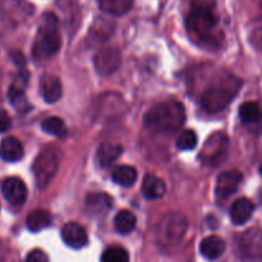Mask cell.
I'll return each mask as SVG.
<instances>
[{"label": "cell", "instance_id": "cell-25", "mask_svg": "<svg viewBox=\"0 0 262 262\" xmlns=\"http://www.w3.org/2000/svg\"><path fill=\"white\" fill-rule=\"evenodd\" d=\"M239 118L246 124L257 123L262 119V109L260 105L255 101H248L241 105Z\"/></svg>", "mask_w": 262, "mask_h": 262}, {"label": "cell", "instance_id": "cell-1", "mask_svg": "<svg viewBox=\"0 0 262 262\" xmlns=\"http://www.w3.org/2000/svg\"><path fill=\"white\" fill-rule=\"evenodd\" d=\"M220 17L215 0H192L186 18V26L192 40L202 46H217L220 42Z\"/></svg>", "mask_w": 262, "mask_h": 262}, {"label": "cell", "instance_id": "cell-17", "mask_svg": "<svg viewBox=\"0 0 262 262\" xmlns=\"http://www.w3.org/2000/svg\"><path fill=\"white\" fill-rule=\"evenodd\" d=\"M23 158V146L15 137H7L0 143V159L8 163H15Z\"/></svg>", "mask_w": 262, "mask_h": 262}, {"label": "cell", "instance_id": "cell-4", "mask_svg": "<svg viewBox=\"0 0 262 262\" xmlns=\"http://www.w3.org/2000/svg\"><path fill=\"white\" fill-rule=\"evenodd\" d=\"M61 46L59 19L54 13H45L41 18L37 35L32 46V56L36 60H46L55 55Z\"/></svg>", "mask_w": 262, "mask_h": 262}, {"label": "cell", "instance_id": "cell-30", "mask_svg": "<svg viewBox=\"0 0 262 262\" xmlns=\"http://www.w3.org/2000/svg\"><path fill=\"white\" fill-rule=\"evenodd\" d=\"M26 262H49V257L43 251L33 250L27 255Z\"/></svg>", "mask_w": 262, "mask_h": 262}, {"label": "cell", "instance_id": "cell-29", "mask_svg": "<svg viewBox=\"0 0 262 262\" xmlns=\"http://www.w3.org/2000/svg\"><path fill=\"white\" fill-rule=\"evenodd\" d=\"M197 142H199V138H197L196 132L188 129L184 130L178 137V140H177V147L181 151H189L196 147Z\"/></svg>", "mask_w": 262, "mask_h": 262}, {"label": "cell", "instance_id": "cell-6", "mask_svg": "<svg viewBox=\"0 0 262 262\" xmlns=\"http://www.w3.org/2000/svg\"><path fill=\"white\" fill-rule=\"evenodd\" d=\"M188 229V220L181 212H169L156 227V238L164 245H178Z\"/></svg>", "mask_w": 262, "mask_h": 262}, {"label": "cell", "instance_id": "cell-10", "mask_svg": "<svg viewBox=\"0 0 262 262\" xmlns=\"http://www.w3.org/2000/svg\"><path fill=\"white\" fill-rule=\"evenodd\" d=\"M2 192L4 199L13 206H22L27 200V187L22 179L17 177H9L2 184Z\"/></svg>", "mask_w": 262, "mask_h": 262}, {"label": "cell", "instance_id": "cell-5", "mask_svg": "<svg viewBox=\"0 0 262 262\" xmlns=\"http://www.w3.org/2000/svg\"><path fill=\"white\" fill-rule=\"evenodd\" d=\"M60 166V151L55 146H46L32 165L36 184L40 189H45L55 178Z\"/></svg>", "mask_w": 262, "mask_h": 262}, {"label": "cell", "instance_id": "cell-7", "mask_svg": "<svg viewBox=\"0 0 262 262\" xmlns=\"http://www.w3.org/2000/svg\"><path fill=\"white\" fill-rule=\"evenodd\" d=\"M229 138L225 133L216 132L207 138L200 158L202 163L210 166H217L227 159Z\"/></svg>", "mask_w": 262, "mask_h": 262}, {"label": "cell", "instance_id": "cell-15", "mask_svg": "<svg viewBox=\"0 0 262 262\" xmlns=\"http://www.w3.org/2000/svg\"><path fill=\"white\" fill-rule=\"evenodd\" d=\"M253 211H255L253 202L242 197V199L234 201V204L230 207V219H232L233 224L243 225L252 217Z\"/></svg>", "mask_w": 262, "mask_h": 262}, {"label": "cell", "instance_id": "cell-20", "mask_svg": "<svg viewBox=\"0 0 262 262\" xmlns=\"http://www.w3.org/2000/svg\"><path fill=\"white\" fill-rule=\"evenodd\" d=\"M123 152V147L118 143H102L97 150V160L100 166L102 168H109Z\"/></svg>", "mask_w": 262, "mask_h": 262}, {"label": "cell", "instance_id": "cell-19", "mask_svg": "<svg viewBox=\"0 0 262 262\" xmlns=\"http://www.w3.org/2000/svg\"><path fill=\"white\" fill-rule=\"evenodd\" d=\"M142 192L146 199L158 200L161 199L165 194L166 186L163 179H160L159 177L152 176V174H147L143 178Z\"/></svg>", "mask_w": 262, "mask_h": 262}, {"label": "cell", "instance_id": "cell-33", "mask_svg": "<svg viewBox=\"0 0 262 262\" xmlns=\"http://www.w3.org/2000/svg\"><path fill=\"white\" fill-rule=\"evenodd\" d=\"M260 174L262 176V164H261V166H260Z\"/></svg>", "mask_w": 262, "mask_h": 262}, {"label": "cell", "instance_id": "cell-3", "mask_svg": "<svg viewBox=\"0 0 262 262\" xmlns=\"http://www.w3.org/2000/svg\"><path fill=\"white\" fill-rule=\"evenodd\" d=\"M241 87L242 81L239 78L229 73L223 74L204 90L200 104L209 113L222 112L237 96Z\"/></svg>", "mask_w": 262, "mask_h": 262}, {"label": "cell", "instance_id": "cell-11", "mask_svg": "<svg viewBox=\"0 0 262 262\" xmlns=\"http://www.w3.org/2000/svg\"><path fill=\"white\" fill-rule=\"evenodd\" d=\"M243 176L238 170H228L220 174L217 177L216 187H215V193L219 200H227L237 192L242 183Z\"/></svg>", "mask_w": 262, "mask_h": 262}, {"label": "cell", "instance_id": "cell-14", "mask_svg": "<svg viewBox=\"0 0 262 262\" xmlns=\"http://www.w3.org/2000/svg\"><path fill=\"white\" fill-rule=\"evenodd\" d=\"M41 95L48 104H54L59 101L63 96V86L60 79L53 74H45L40 82Z\"/></svg>", "mask_w": 262, "mask_h": 262}, {"label": "cell", "instance_id": "cell-28", "mask_svg": "<svg viewBox=\"0 0 262 262\" xmlns=\"http://www.w3.org/2000/svg\"><path fill=\"white\" fill-rule=\"evenodd\" d=\"M101 262H129V255L122 247H110L102 253Z\"/></svg>", "mask_w": 262, "mask_h": 262}, {"label": "cell", "instance_id": "cell-23", "mask_svg": "<svg viewBox=\"0 0 262 262\" xmlns=\"http://www.w3.org/2000/svg\"><path fill=\"white\" fill-rule=\"evenodd\" d=\"M137 224V217L129 210H122L114 219V227L119 234H129L133 232Z\"/></svg>", "mask_w": 262, "mask_h": 262}, {"label": "cell", "instance_id": "cell-26", "mask_svg": "<svg viewBox=\"0 0 262 262\" xmlns=\"http://www.w3.org/2000/svg\"><path fill=\"white\" fill-rule=\"evenodd\" d=\"M41 128L45 133L48 135L54 136V137L63 138L68 135V129H67L66 123L63 122V119L58 117H50L46 118L45 120L41 124Z\"/></svg>", "mask_w": 262, "mask_h": 262}, {"label": "cell", "instance_id": "cell-13", "mask_svg": "<svg viewBox=\"0 0 262 262\" xmlns=\"http://www.w3.org/2000/svg\"><path fill=\"white\" fill-rule=\"evenodd\" d=\"M26 86H27V74L19 76V78L15 79V82L9 87V91H8V97H9L12 105L18 112L22 113H26L31 107L25 94Z\"/></svg>", "mask_w": 262, "mask_h": 262}, {"label": "cell", "instance_id": "cell-22", "mask_svg": "<svg viewBox=\"0 0 262 262\" xmlns=\"http://www.w3.org/2000/svg\"><path fill=\"white\" fill-rule=\"evenodd\" d=\"M137 170L130 165L117 166L112 173L114 183L122 187H132L137 181Z\"/></svg>", "mask_w": 262, "mask_h": 262}, {"label": "cell", "instance_id": "cell-2", "mask_svg": "<svg viewBox=\"0 0 262 262\" xmlns=\"http://www.w3.org/2000/svg\"><path fill=\"white\" fill-rule=\"evenodd\" d=\"M186 122L184 106L178 101H164L156 104L146 113L143 123L147 129L156 133H174Z\"/></svg>", "mask_w": 262, "mask_h": 262}, {"label": "cell", "instance_id": "cell-8", "mask_svg": "<svg viewBox=\"0 0 262 262\" xmlns=\"http://www.w3.org/2000/svg\"><path fill=\"white\" fill-rule=\"evenodd\" d=\"M122 64V54L114 46L102 48L96 53L94 58V66L97 73L101 76H110L118 71Z\"/></svg>", "mask_w": 262, "mask_h": 262}, {"label": "cell", "instance_id": "cell-9", "mask_svg": "<svg viewBox=\"0 0 262 262\" xmlns=\"http://www.w3.org/2000/svg\"><path fill=\"white\" fill-rule=\"evenodd\" d=\"M241 251L243 261L262 262V230L251 229L243 233Z\"/></svg>", "mask_w": 262, "mask_h": 262}, {"label": "cell", "instance_id": "cell-31", "mask_svg": "<svg viewBox=\"0 0 262 262\" xmlns=\"http://www.w3.org/2000/svg\"><path fill=\"white\" fill-rule=\"evenodd\" d=\"M12 127V119L8 115L7 112L4 110H0V133L7 132L8 129H10Z\"/></svg>", "mask_w": 262, "mask_h": 262}, {"label": "cell", "instance_id": "cell-24", "mask_svg": "<svg viewBox=\"0 0 262 262\" xmlns=\"http://www.w3.org/2000/svg\"><path fill=\"white\" fill-rule=\"evenodd\" d=\"M102 12L112 15H123L132 8L133 0H97Z\"/></svg>", "mask_w": 262, "mask_h": 262}, {"label": "cell", "instance_id": "cell-16", "mask_svg": "<svg viewBox=\"0 0 262 262\" xmlns=\"http://www.w3.org/2000/svg\"><path fill=\"white\" fill-rule=\"evenodd\" d=\"M112 207L113 199L106 193H91L86 199V209L91 215L104 216Z\"/></svg>", "mask_w": 262, "mask_h": 262}, {"label": "cell", "instance_id": "cell-32", "mask_svg": "<svg viewBox=\"0 0 262 262\" xmlns=\"http://www.w3.org/2000/svg\"><path fill=\"white\" fill-rule=\"evenodd\" d=\"M10 55H12L13 60H14V63L17 64V66L23 67L26 64V59H25V56H23V54L20 53V51H13Z\"/></svg>", "mask_w": 262, "mask_h": 262}, {"label": "cell", "instance_id": "cell-12", "mask_svg": "<svg viewBox=\"0 0 262 262\" xmlns=\"http://www.w3.org/2000/svg\"><path fill=\"white\" fill-rule=\"evenodd\" d=\"M61 238L68 247L74 248V250H81V248L86 247L89 243L87 230L81 224L74 222L67 223L61 228Z\"/></svg>", "mask_w": 262, "mask_h": 262}, {"label": "cell", "instance_id": "cell-18", "mask_svg": "<svg viewBox=\"0 0 262 262\" xmlns=\"http://www.w3.org/2000/svg\"><path fill=\"white\" fill-rule=\"evenodd\" d=\"M200 251L207 260H216L224 253L225 242L217 235H209L200 245Z\"/></svg>", "mask_w": 262, "mask_h": 262}, {"label": "cell", "instance_id": "cell-27", "mask_svg": "<svg viewBox=\"0 0 262 262\" xmlns=\"http://www.w3.org/2000/svg\"><path fill=\"white\" fill-rule=\"evenodd\" d=\"M113 28H114V25L112 22L105 20L104 18H99L94 23V26H92L91 31H90V35H91V37L95 41H102L112 35Z\"/></svg>", "mask_w": 262, "mask_h": 262}, {"label": "cell", "instance_id": "cell-21", "mask_svg": "<svg viewBox=\"0 0 262 262\" xmlns=\"http://www.w3.org/2000/svg\"><path fill=\"white\" fill-rule=\"evenodd\" d=\"M51 223H53V216L46 210H35L28 215L27 220H26L27 228L33 233L46 229L48 227H50Z\"/></svg>", "mask_w": 262, "mask_h": 262}]
</instances>
